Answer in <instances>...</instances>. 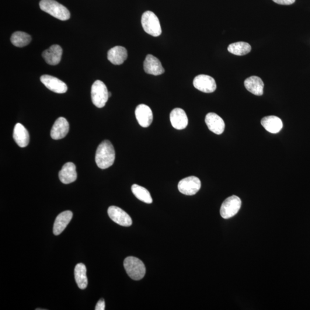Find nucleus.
<instances>
[{"mask_svg": "<svg viewBox=\"0 0 310 310\" xmlns=\"http://www.w3.org/2000/svg\"><path fill=\"white\" fill-rule=\"evenodd\" d=\"M96 162L101 169H106L113 165L115 151L113 145L109 140H104L97 149Z\"/></svg>", "mask_w": 310, "mask_h": 310, "instance_id": "nucleus-1", "label": "nucleus"}, {"mask_svg": "<svg viewBox=\"0 0 310 310\" xmlns=\"http://www.w3.org/2000/svg\"><path fill=\"white\" fill-rule=\"evenodd\" d=\"M39 5L43 11L59 20L66 21L70 17V13L67 8L55 0H41Z\"/></svg>", "mask_w": 310, "mask_h": 310, "instance_id": "nucleus-2", "label": "nucleus"}, {"mask_svg": "<svg viewBox=\"0 0 310 310\" xmlns=\"http://www.w3.org/2000/svg\"><path fill=\"white\" fill-rule=\"evenodd\" d=\"M124 266L128 276L135 280H140L145 276L146 268L142 261L137 257L130 256L124 261Z\"/></svg>", "mask_w": 310, "mask_h": 310, "instance_id": "nucleus-3", "label": "nucleus"}, {"mask_svg": "<svg viewBox=\"0 0 310 310\" xmlns=\"http://www.w3.org/2000/svg\"><path fill=\"white\" fill-rule=\"evenodd\" d=\"M141 24L145 33L155 37L161 34L162 29L159 20L154 12H144L141 17Z\"/></svg>", "mask_w": 310, "mask_h": 310, "instance_id": "nucleus-4", "label": "nucleus"}, {"mask_svg": "<svg viewBox=\"0 0 310 310\" xmlns=\"http://www.w3.org/2000/svg\"><path fill=\"white\" fill-rule=\"evenodd\" d=\"M91 96L92 102L96 107L102 108L105 106L109 97L106 86L103 82L97 80L93 83Z\"/></svg>", "mask_w": 310, "mask_h": 310, "instance_id": "nucleus-5", "label": "nucleus"}, {"mask_svg": "<svg viewBox=\"0 0 310 310\" xmlns=\"http://www.w3.org/2000/svg\"><path fill=\"white\" fill-rule=\"evenodd\" d=\"M241 206V201L238 196H232L225 200L222 203L220 209L221 217L224 219L233 217L240 210Z\"/></svg>", "mask_w": 310, "mask_h": 310, "instance_id": "nucleus-6", "label": "nucleus"}, {"mask_svg": "<svg viewBox=\"0 0 310 310\" xmlns=\"http://www.w3.org/2000/svg\"><path fill=\"white\" fill-rule=\"evenodd\" d=\"M177 187L181 193L186 196H194L200 190L201 182L198 177L191 176L181 180Z\"/></svg>", "mask_w": 310, "mask_h": 310, "instance_id": "nucleus-7", "label": "nucleus"}, {"mask_svg": "<svg viewBox=\"0 0 310 310\" xmlns=\"http://www.w3.org/2000/svg\"><path fill=\"white\" fill-rule=\"evenodd\" d=\"M193 85L201 92L206 93L214 92L217 89V85L213 78L207 75H199L194 78Z\"/></svg>", "mask_w": 310, "mask_h": 310, "instance_id": "nucleus-8", "label": "nucleus"}, {"mask_svg": "<svg viewBox=\"0 0 310 310\" xmlns=\"http://www.w3.org/2000/svg\"><path fill=\"white\" fill-rule=\"evenodd\" d=\"M107 213L111 220L119 225L130 226L132 224L130 215L120 207L111 206L108 208Z\"/></svg>", "mask_w": 310, "mask_h": 310, "instance_id": "nucleus-9", "label": "nucleus"}, {"mask_svg": "<svg viewBox=\"0 0 310 310\" xmlns=\"http://www.w3.org/2000/svg\"><path fill=\"white\" fill-rule=\"evenodd\" d=\"M40 81L46 88L56 93L63 94L68 91V86L61 80L49 75H43Z\"/></svg>", "mask_w": 310, "mask_h": 310, "instance_id": "nucleus-10", "label": "nucleus"}, {"mask_svg": "<svg viewBox=\"0 0 310 310\" xmlns=\"http://www.w3.org/2000/svg\"><path fill=\"white\" fill-rule=\"evenodd\" d=\"M136 117L142 127L150 126L153 121V113L151 108L144 104L138 105L135 110Z\"/></svg>", "mask_w": 310, "mask_h": 310, "instance_id": "nucleus-11", "label": "nucleus"}, {"mask_svg": "<svg viewBox=\"0 0 310 310\" xmlns=\"http://www.w3.org/2000/svg\"><path fill=\"white\" fill-rule=\"evenodd\" d=\"M170 121L172 126L177 130L185 129L189 120L187 114L182 109L175 108L170 113Z\"/></svg>", "mask_w": 310, "mask_h": 310, "instance_id": "nucleus-12", "label": "nucleus"}, {"mask_svg": "<svg viewBox=\"0 0 310 310\" xmlns=\"http://www.w3.org/2000/svg\"><path fill=\"white\" fill-rule=\"evenodd\" d=\"M208 130L215 134L221 135L225 130V122L218 114L214 113H209L205 117Z\"/></svg>", "mask_w": 310, "mask_h": 310, "instance_id": "nucleus-13", "label": "nucleus"}, {"mask_svg": "<svg viewBox=\"0 0 310 310\" xmlns=\"http://www.w3.org/2000/svg\"><path fill=\"white\" fill-rule=\"evenodd\" d=\"M144 69L147 74L156 76L163 74L165 71L159 59L150 54L146 57L144 62Z\"/></svg>", "mask_w": 310, "mask_h": 310, "instance_id": "nucleus-14", "label": "nucleus"}, {"mask_svg": "<svg viewBox=\"0 0 310 310\" xmlns=\"http://www.w3.org/2000/svg\"><path fill=\"white\" fill-rule=\"evenodd\" d=\"M69 124L64 117H59L55 121L51 131V137L54 140H60L68 134Z\"/></svg>", "mask_w": 310, "mask_h": 310, "instance_id": "nucleus-15", "label": "nucleus"}, {"mask_svg": "<svg viewBox=\"0 0 310 310\" xmlns=\"http://www.w3.org/2000/svg\"><path fill=\"white\" fill-rule=\"evenodd\" d=\"M59 177L64 184H68L75 182L77 178V173L74 164L71 162L66 163L59 172Z\"/></svg>", "mask_w": 310, "mask_h": 310, "instance_id": "nucleus-16", "label": "nucleus"}, {"mask_svg": "<svg viewBox=\"0 0 310 310\" xmlns=\"http://www.w3.org/2000/svg\"><path fill=\"white\" fill-rule=\"evenodd\" d=\"M72 212L71 211H65L59 214L55 219L53 233L55 236L61 235L67 227L72 218Z\"/></svg>", "mask_w": 310, "mask_h": 310, "instance_id": "nucleus-17", "label": "nucleus"}, {"mask_svg": "<svg viewBox=\"0 0 310 310\" xmlns=\"http://www.w3.org/2000/svg\"><path fill=\"white\" fill-rule=\"evenodd\" d=\"M62 48L59 45H52L48 49L43 52V58L48 64L57 65L61 61Z\"/></svg>", "mask_w": 310, "mask_h": 310, "instance_id": "nucleus-18", "label": "nucleus"}, {"mask_svg": "<svg viewBox=\"0 0 310 310\" xmlns=\"http://www.w3.org/2000/svg\"><path fill=\"white\" fill-rule=\"evenodd\" d=\"M13 138L20 147H27L30 142V135L22 124L17 123L14 128Z\"/></svg>", "mask_w": 310, "mask_h": 310, "instance_id": "nucleus-19", "label": "nucleus"}, {"mask_svg": "<svg viewBox=\"0 0 310 310\" xmlns=\"http://www.w3.org/2000/svg\"><path fill=\"white\" fill-rule=\"evenodd\" d=\"M127 57V50L124 47L116 46L111 48L107 52L108 60L115 65L123 64Z\"/></svg>", "mask_w": 310, "mask_h": 310, "instance_id": "nucleus-20", "label": "nucleus"}, {"mask_svg": "<svg viewBox=\"0 0 310 310\" xmlns=\"http://www.w3.org/2000/svg\"><path fill=\"white\" fill-rule=\"evenodd\" d=\"M261 124L266 130L271 134L278 133L283 126L280 118L275 116L264 117L261 121Z\"/></svg>", "mask_w": 310, "mask_h": 310, "instance_id": "nucleus-21", "label": "nucleus"}, {"mask_svg": "<svg viewBox=\"0 0 310 310\" xmlns=\"http://www.w3.org/2000/svg\"><path fill=\"white\" fill-rule=\"evenodd\" d=\"M245 88L256 96H262L264 93V83L259 76H252L244 82Z\"/></svg>", "mask_w": 310, "mask_h": 310, "instance_id": "nucleus-22", "label": "nucleus"}, {"mask_svg": "<svg viewBox=\"0 0 310 310\" xmlns=\"http://www.w3.org/2000/svg\"><path fill=\"white\" fill-rule=\"evenodd\" d=\"M86 267L84 264L79 263L76 265L74 270L75 279L78 287L84 290L88 284V277L86 276Z\"/></svg>", "mask_w": 310, "mask_h": 310, "instance_id": "nucleus-23", "label": "nucleus"}, {"mask_svg": "<svg viewBox=\"0 0 310 310\" xmlns=\"http://www.w3.org/2000/svg\"><path fill=\"white\" fill-rule=\"evenodd\" d=\"M251 50L252 47L248 43L243 42V41L230 44L228 48V50L230 53L239 56L248 54L251 51Z\"/></svg>", "mask_w": 310, "mask_h": 310, "instance_id": "nucleus-24", "label": "nucleus"}, {"mask_svg": "<svg viewBox=\"0 0 310 310\" xmlns=\"http://www.w3.org/2000/svg\"><path fill=\"white\" fill-rule=\"evenodd\" d=\"M131 189L132 193L138 200L148 204L152 203L153 200L150 193L145 188L135 184L132 186Z\"/></svg>", "mask_w": 310, "mask_h": 310, "instance_id": "nucleus-25", "label": "nucleus"}, {"mask_svg": "<svg viewBox=\"0 0 310 310\" xmlns=\"http://www.w3.org/2000/svg\"><path fill=\"white\" fill-rule=\"evenodd\" d=\"M10 41L14 46L17 47H23L29 44L31 41L30 34L20 31H17L12 34Z\"/></svg>", "mask_w": 310, "mask_h": 310, "instance_id": "nucleus-26", "label": "nucleus"}, {"mask_svg": "<svg viewBox=\"0 0 310 310\" xmlns=\"http://www.w3.org/2000/svg\"><path fill=\"white\" fill-rule=\"evenodd\" d=\"M273 1L280 5H289L295 2V0H273Z\"/></svg>", "mask_w": 310, "mask_h": 310, "instance_id": "nucleus-27", "label": "nucleus"}, {"mask_svg": "<svg viewBox=\"0 0 310 310\" xmlns=\"http://www.w3.org/2000/svg\"><path fill=\"white\" fill-rule=\"evenodd\" d=\"M105 309V304H104V299H102L97 303L95 310H104Z\"/></svg>", "mask_w": 310, "mask_h": 310, "instance_id": "nucleus-28", "label": "nucleus"}, {"mask_svg": "<svg viewBox=\"0 0 310 310\" xmlns=\"http://www.w3.org/2000/svg\"><path fill=\"white\" fill-rule=\"evenodd\" d=\"M111 93L109 92V97H111Z\"/></svg>", "mask_w": 310, "mask_h": 310, "instance_id": "nucleus-29", "label": "nucleus"}]
</instances>
